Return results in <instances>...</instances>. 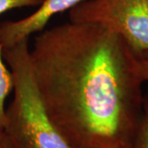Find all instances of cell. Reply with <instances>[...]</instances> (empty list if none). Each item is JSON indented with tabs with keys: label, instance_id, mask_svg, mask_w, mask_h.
I'll return each instance as SVG.
<instances>
[{
	"label": "cell",
	"instance_id": "obj_1",
	"mask_svg": "<svg viewBox=\"0 0 148 148\" xmlns=\"http://www.w3.org/2000/svg\"><path fill=\"white\" fill-rule=\"evenodd\" d=\"M30 55L45 108L73 147L130 148L144 81L119 35L69 21L36 34Z\"/></svg>",
	"mask_w": 148,
	"mask_h": 148
},
{
	"label": "cell",
	"instance_id": "obj_2",
	"mask_svg": "<svg viewBox=\"0 0 148 148\" xmlns=\"http://www.w3.org/2000/svg\"><path fill=\"white\" fill-rule=\"evenodd\" d=\"M13 77V98L6 108L4 131L13 148H73L45 108L32 69L29 39L3 48Z\"/></svg>",
	"mask_w": 148,
	"mask_h": 148
},
{
	"label": "cell",
	"instance_id": "obj_3",
	"mask_svg": "<svg viewBox=\"0 0 148 148\" xmlns=\"http://www.w3.org/2000/svg\"><path fill=\"white\" fill-rule=\"evenodd\" d=\"M69 21L115 32L136 54L148 52L147 0H86L69 10Z\"/></svg>",
	"mask_w": 148,
	"mask_h": 148
},
{
	"label": "cell",
	"instance_id": "obj_4",
	"mask_svg": "<svg viewBox=\"0 0 148 148\" xmlns=\"http://www.w3.org/2000/svg\"><path fill=\"white\" fill-rule=\"evenodd\" d=\"M86 0H43L31 15L16 21L0 23V40L3 48L15 45L34 34L45 30L49 20L58 13L69 11Z\"/></svg>",
	"mask_w": 148,
	"mask_h": 148
},
{
	"label": "cell",
	"instance_id": "obj_5",
	"mask_svg": "<svg viewBox=\"0 0 148 148\" xmlns=\"http://www.w3.org/2000/svg\"><path fill=\"white\" fill-rule=\"evenodd\" d=\"M12 90H13V77L10 69L4 63L0 40V129L3 130L6 123L5 101Z\"/></svg>",
	"mask_w": 148,
	"mask_h": 148
},
{
	"label": "cell",
	"instance_id": "obj_6",
	"mask_svg": "<svg viewBox=\"0 0 148 148\" xmlns=\"http://www.w3.org/2000/svg\"><path fill=\"white\" fill-rule=\"evenodd\" d=\"M130 148H148V92L143 96L142 114Z\"/></svg>",
	"mask_w": 148,
	"mask_h": 148
},
{
	"label": "cell",
	"instance_id": "obj_7",
	"mask_svg": "<svg viewBox=\"0 0 148 148\" xmlns=\"http://www.w3.org/2000/svg\"><path fill=\"white\" fill-rule=\"evenodd\" d=\"M43 0H0V15L8 11L27 8L38 7Z\"/></svg>",
	"mask_w": 148,
	"mask_h": 148
},
{
	"label": "cell",
	"instance_id": "obj_8",
	"mask_svg": "<svg viewBox=\"0 0 148 148\" xmlns=\"http://www.w3.org/2000/svg\"><path fill=\"white\" fill-rule=\"evenodd\" d=\"M138 70L144 82H148V52L137 54Z\"/></svg>",
	"mask_w": 148,
	"mask_h": 148
},
{
	"label": "cell",
	"instance_id": "obj_9",
	"mask_svg": "<svg viewBox=\"0 0 148 148\" xmlns=\"http://www.w3.org/2000/svg\"><path fill=\"white\" fill-rule=\"evenodd\" d=\"M0 148H13L10 138L3 129H0Z\"/></svg>",
	"mask_w": 148,
	"mask_h": 148
},
{
	"label": "cell",
	"instance_id": "obj_10",
	"mask_svg": "<svg viewBox=\"0 0 148 148\" xmlns=\"http://www.w3.org/2000/svg\"><path fill=\"white\" fill-rule=\"evenodd\" d=\"M147 2H148V0H147Z\"/></svg>",
	"mask_w": 148,
	"mask_h": 148
}]
</instances>
